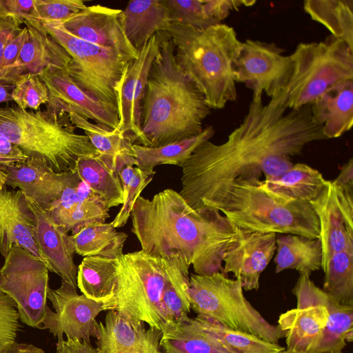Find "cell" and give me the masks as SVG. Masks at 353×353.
<instances>
[{"label": "cell", "mask_w": 353, "mask_h": 353, "mask_svg": "<svg viewBox=\"0 0 353 353\" xmlns=\"http://www.w3.org/2000/svg\"><path fill=\"white\" fill-rule=\"evenodd\" d=\"M190 307L228 329L245 332L265 341L279 343L284 334L270 323L246 299L239 279L219 272L211 275L191 274Z\"/></svg>", "instance_id": "cell-7"}, {"label": "cell", "mask_w": 353, "mask_h": 353, "mask_svg": "<svg viewBox=\"0 0 353 353\" xmlns=\"http://www.w3.org/2000/svg\"><path fill=\"white\" fill-rule=\"evenodd\" d=\"M68 114L0 106V132L30 159L56 172H76L77 163L98 152L85 134L74 132Z\"/></svg>", "instance_id": "cell-5"}, {"label": "cell", "mask_w": 353, "mask_h": 353, "mask_svg": "<svg viewBox=\"0 0 353 353\" xmlns=\"http://www.w3.org/2000/svg\"><path fill=\"white\" fill-rule=\"evenodd\" d=\"M159 50L147 79L141 105L139 145L157 147L194 137L211 109L177 63L166 31L158 32Z\"/></svg>", "instance_id": "cell-3"}, {"label": "cell", "mask_w": 353, "mask_h": 353, "mask_svg": "<svg viewBox=\"0 0 353 353\" xmlns=\"http://www.w3.org/2000/svg\"><path fill=\"white\" fill-rule=\"evenodd\" d=\"M76 172L80 179L105 202L109 209L123 204V190L118 172L108 169L97 156L79 159Z\"/></svg>", "instance_id": "cell-37"}, {"label": "cell", "mask_w": 353, "mask_h": 353, "mask_svg": "<svg viewBox=\"0 0 353 353\" xmlns=\"http://www.w3.org/2000/svg\"><path fill=\"white\" fill-rule=\"evenodd\" d=\"M121 23L131 44L139 50L153 36L171 24L162 0H134L121 11Z\"/></svg>", "instance_id": "cell-28"}, {"label": "cell", "mask_w": 353, "mask_h": 353, "mask_svg": "<svg viewBox=\"0 0 353 353\" xmlns=\"http://www.w3.org/2000/svg\"><path fill=\"white\" fill-rule=\"evenodd\" d=\"M171 23L194 28H205L217 24L205 13L203 0H162Z\"/></svg>", "instance_id": "cell-43"}, {"label": "cell", "mask_w": 353, "mask_h": 353, "mask_svg": "<svg viewBox=\"0 0 353 353\" xmlns=\"http://www.w3.org/2000/svg\"><path fill=\"white\" fill-rule=\"evenodd\" d=\"M272 43L247 39L242 42L233 72L236 83L259 89L270 98L287 88L293 72L291 55Z\"/></svg>", "instance_id": "cell-14"}, {"label": "cell", "mask_w": 353, "mask_h": 353, "mask_svg": "<svg viewBox=\"0 0 353 353\" xmlns=\"http://www.w3.org/2000/svg\"><path fill=\"white\" fill-rule=\"evenodd\" d=\"M14 85L0 81V103L12 100V92Z\"/></svg>", "instance_id": "cell-54"}, {"label": "cell", "mask_w": 353, "mask_h": 353, "mask_svg": "<svg viewBox=\"0 0 353 353\" xmlns=\"http://www.w3.org/2000/svg\"><path fill=\"white\" fill-rule=\"evenodd\" d=\"M39 75L48 90L46 108L61 114L75 113L106 128L118 129L117 106L83 90L65 69L46 70Z\"/></svg>", "instance_id": "cell-17"}, {"label": "cell", "mask_w": 353, "mask_h": 353, "mask_svg": "<svg viewBox=\"0 0 353 353\" xmlns=\"http://www.w3.org/2000/svg\"><path fill=\"white\" fill-rule=\"evenodd\" d=\"M123 190L122 206L111 222L114 228L124 226L130 217L135 201L152 180V176L136 166L127 165L118 172Z\"/></svg>", "instance_id": "cell-41"}, {"label": "cell", "mask_w": 353, "mask_h": 353, "mask_svg": "<svg viewBox=\"0 0 353 353\" xmlns=\"http://www.w3.org/2000/svg\"><path fill=\"white\" fill-rule=\"evenodd\" d=\"M328 180L317 170L296 163L283 174L261 180L264 188L283 199L308 203L315 199Z\"/></svg>", "instance_id": "cell-29"}, {"label": "cell", "mask_w": 353, "mask_h": 353, "mask_svg": "<svg viewBox=\"0 0 353 353\" xmlns=\"http://www.w3.org/2000/svg\"><path fill=\"white\" fill-rule=\"evenodd\" d=\"M27 37L15 63L0 73V81L12 84L20 75L40 74L46 70L66 69L72 61L67 51L34 21L24 22Z\"/></svg>", "instance_id": "cell-22"}, {"label": "cell", "mask_w": 353, "mask_h": 353, "mask_svg": "<svg viewBox=\"0 0 353 353\" xmlns=\"http://www.w3.org/2000/svg\"><path fill=\"white\" fill-rule=\"evenodd\" d=\"M166 279L161 296V307L168 321H181L190 312L189 265L179 252L165 257Z\"/></svg>", "instance_id": "cell-31"}, {"label": "cell", "mask_w": 353, "mask_h": 353, "mask_svg": "<svg viewBox=\"0 0 353 353\" xmlns=\"http://www.w3.org/2000/svg\"><path fill=\"white\" fill-rule=\"evenodd\" d=\"M20 25L9 17L0 19V62L8 43L21 30Z\"/></svg>", "instance_id": "cell-51"}, {"label": "cell", "mask_w": 353, "mask_h": 353, "mask_svg": "<svg viewBox=\"0 0 353 353\" xmlns=\"http://www.w3.org/2000/svg\"><path fill=\"white\" fill-rule=\"evenodd\" d=\"M72 124L82 130L98 152V159L110 170L118 172L136 165L132 143L118 129L112 130L75 114H67Z\"/></svg>", "instance_id": "cell-26"}, {"label": "cell", "mask_w": 353, "mask_h": 353, "mask_svg": "<svg viewBox=\"0 0 353 353\" xmlns=\"http://www.w3.org/2000/svg\"><path fill=\"white\" fill-rule=\"evenodd\" d=\"M323 272L322 290L338 303L353 305V250L332 254Z\"/></svg>", "instance_id": "cell-39"}, {"label": "cell", "mask_w": 353, "mask_h": 353, "mask_svg": "<svg viewBox=\"0 0 353 353\" xmlns=\"http://www.w3.org/2000/svg\"><path fill=\"white\" fill-rule=\"evenodd\" d=\"M161 334L156 328H146L143 321L108 310L104 323L97 325V349L99 353H163Z\"/></svg>", "instance_id": "cell-21"}, {"label": "cell", "mask_w": 353, "mask_h": 353, "mask_svg": "<svg viewBox=\"0 0 353 353\" xmlns=\"http://www.w3.org/2000/svg\"><path fill=\"white\" fill-rule=\"evenodd\" d=\"M56 353H99L90 343L78 339H58Z\"/></svg>", "instance_id": "cell-50"}, {"label": "cell", "mask_w": 353, "mask_h": 353, "mask_svg": "<svg viewBox=\"0 0 353 353\" xmlns=\"http://www.w3.org/2000/svg\"><path fill=\"white\" fill-rule=\"evenodd\" d=\"M165 31L177 63L210 109H222L236 100L233 65L242 42L232 27L222 23L205 28L171 23Z\"/></svg>", "instance_id": "cell-4"}, {"label": "cell", "mask_w": 353, "mask_h": 353, "mask_svg": "<svg viewBox=\"0 0 353 353\" xmlns=\"http://www.w3.org/2000/svg\"><path fill=\"white\" fill-rule=\"evenodd\" d=\"M285 353H299V352H290V351L286 350Z\"/></svg>", "instance_id": "cell-55"}, {"label": "cell", "mask_w": 353, "mask_h": 353, "mask_svg": "<svg viewBox=\"0 0 353 353\" xmlns=\"http://www.w3.org/2000/svg\"><path fill=\"white\" fill-rule=\"evenodd\" d=\"M34 215L20 190L0 188V253L5 258L12 247H21L48 263L33 236Z\"/></svg>", "instance_id": "cell-24"}, {"label": "cell", "mask_w": 353, "mask_h": 353, "mask_svg": "<svg viewBox=\"0 0 353 353\" xmlns=\"http://www.w3.org/2000/svg\"><path fill=\"white\" fill-rule=\"evenodd\" d=\"M19 319L13 300L6 294L0 293V352L16 342Z\"/></svg>", "instance_id": "cell-45"}, {"label": "cell", "mask_w": 353, "mask_h": 353, "mask_svg": "<svg viewBox=\"0 0 353 353\" xmlns=\"http://www.w3.org/2000/svg\"><path fill=\"white\" fill-rule=\"evenodd\" d=\"M196 317L228 353L286 352V348L279 343H270L250 334L228 329L203 315Z\"/></svg>", "instance_id": "cell-40"}, {"label": "cell", "mask_w": 353, "mask_h": 353, "mask_svg": "<svg viewBox=\"0 0 353 353\" xmlns=\"http://www.w3.org/2000/svg\"><path fill=\"white\" fill-rule=\"evenodd\" d=\"M130 218L142 250L163 258L179 252L199 275L222 272L224 252L236 238L235 225L217 209L194 210L170 188L152 199L140 195Z\"/></svg>", "instance_id": "cell-2"}, {"label": "cell", "mask_w": 353, "mask_h": 353, "mask_svg": "<svg viewBox=\"0 0 353 353\" xmlns=\"http://www.w3.org/2000/svg\"><path fill=\"white\" fill-rule=\"evenodd\" d=\"M42 26L71 57L65 70L72 79L97 99L117 105L116 89L130 60L73 35L61 23Z\"/></svg>", "instance_id": "cell-10"}, {"label": "cell", "mask_w": 353, "mask_h": 353, "mask_svg": "<svg viewBox=\"0 0 353 353\" xmlns=\"http://www.w3.org/2000/svg\"><path fill=\"white\" fill-rule=\"evenodd\" d=\"M236 238L223 256L224 274L233 273L245 291L257 290L262 272L276 252L275 233H263L235 226Z\"/></svg>", "instance_id": "cell-18"}, {"label": "cell", "mask_w": 353, "mask_h": 353, "mask_svg": "<svg viewBox=\"0 0 353 353\" xmlns=\"http://www.w3.org/2000/svg\"><path fill=\"white\" fill-rule=\"evenodd\" d=\"M292 292L296 307L282 313L277 325L284 334L286 350L311 353L327 322V294L306 274H299Z\"/></svg>", "instance_id": "cell-12"}, {"label": "cell", "mask_w": 353, "mask_h": 353, "mask_svg": "<svg viewBox=\"0 0 353 353\" xmlns=\"http://www.w3.org/2000/svg\"><path fill=\"white\" fill-rule=\"evenodd\" d=\"M34 215L33 236L39 249L48 263L49 271L58 274L77 289V268L74 261V248L70 234L57 225L46 210L27 198Z\"/></svg>", "instance_id": "cell-23"}, {"label": "cell", "mask_w": 353, "mask_h": 353, "mask_svg": "<svg viewBox=\"0 0 353 353\" xmlns=\"http://www.w3.org/2000/svg\"><path fill=\"white\" fill-rule=\"evenodd\" d=\"M48 299L55 312L46 306L39 328L48 330L58 339H63L65 334L68 339L90 343V337L97 334L96 317L103 311L116 308L113 299L107 302L95 301L83 294H78L77 289L62 281L59 288H49Z\"/></svg>", "instance_id": "cell-13"}, {"label": "cell", "mask_w": 353, "mask_h": 353, "mask_svg": "<svg viewBox=\"0 0 353 353\" xmlns=\"http://www.w3.org/2000/svg\"><path fill=\"white\" fill-rule=\"evenodd\" d=\"M214 132L212 126H208L194 137L161 146L146 147L133 144L135 166L151 175L155 174L154 168L159 165H173L182 168L195 149L204 141H209Z\"/></svg>", "instance_id": "cell-32"}, {"label": "cell", "mask_w": 353, "mask_h": 353, "mask_svg": "<svg viewBox=\"0 0 353 353\" xmlns=\"http://www.w3.org/2000/svg\"><path fill=\"white\" fill-rule=\"evenodd\" d=\"M262 94L252 90L246 115L225 141H204L183 163L179 193L192 208L208 207L236 180L283 174L307 145L327 139L322 125L312 119L310 105L289 109L287 89L265 104Z\"/></svg>", "instance_id": "cell-1"}, {"label": "cell", "mask_w": 353, "mask_h": 353, "mask_svg": "<svg viewBox=\"0 0 353 353\" xmlns=\"http://www.w3.org/2000/svg\"><path fill=\"white\" fill-rule=\"evenodd\" d=\"M345 193L353 196V159L351 158L341 168L339 176L332 181Z\"/></svg>", "instance_id": "cell-52"}, {"label": "cell", "mask_w": 353, "mask_h": 353, "mask_svg": "<svg viewBox=\"0 0 353 353\" xmlns=\"http://www.w3.org/2000/svg\"><path fill=\"white\" fill-rule=\"evenodd\" d=\"M309 203L319 222L323 270L332 254L353 250V196L328 180Z\"/></svg>", "instance_id": "cell-16"}, {"label": "cell", "mask_w": 353, "mask_h": 353, "mask_svg": "<svg viewBox=\"0 0 353 353\" xmlns=\"http://www.w3.org/2000/svg\"><path fill=\"white\" fill-rule=\"evenodd\" d=\"M206 208L217 209L241 229L319 238V222L310 203L279 198L261 180H236Z\"/></svg>", "instance_id": "cell-6"}, {"label": "cell", "mask_w": 353, "mask_h": 353, "mask_svg": "<svg viewBox=\"0 0 353 353\" xmlns=\"http://www.w3.org/2000/svg\"><path fill=\"white\" fill-rule=\"evenodd\" d=\"M303 9L332 37L343 40L353 49L352 0H305Z\"/></svg>", "instance_id": "cell-36"}, {"label": "cell", "mask_w": 353, "mask_h": 353, "mask_svg": "<svg viewBox=\"0 0 353 353\" xmlns=\"http://www.w3.org/2000/svg\"><path fill=\"white\" fill-rule=\"evenodd\" d=\"M206 14L217 23H221L233 10L255 4V0H203Z\"/></svg>", "instance_id": "cell-46"}, {"label": "cell", "mask_w": 353, "mask_h": 353, "mask_svg": "<svg viewBox=\"0 0 353 353\" xmlns=\"http://www.w3.org/2000/svg\"><path fill=\"white\" fill-rule=\"evenodd\" d=\"M290 55L293 72L286 88L290 110L310 105L331 87L353 80V49L332 35L300 43Z\"/></svg>", "instance_id": "cell-8"}, {"label": "cell", "mask_w": 353, "mask_h": 353, "mask_svg": "<svg viewBox=\"0 0 353 353\" xmlns=\"http://www.w3.org/2000/svg\"><path fill=\"white\" fill-rule=\"evenodd\" d=\"M86 7L82 0H35L33 21L41 24L62 23Z\"/></svg>", "instance_id": "cell-44"}, {"label": "cell", "mask_w": 353, "mask_h": 353, "mask_svg": "<svg viewBox=\"0 0 353 353\" xmlns=\"http://www.w3.org/2000/svg\"><path fill=\"white\" fill-rule=\"evenodd\" d=\"M77 283L88 298L98 302L111 300L115 295V259L84 257L77 268Z\"/></svg>", "instance_id": "cell-35"}, {"label": "cell", "mask_w": 353, "mask_h": 353, "mask_svg": "<svg viewBox=\"0 0 353 353\" xmlns=\"http://www.w3.org/2000/svg\"><path fill=\"white\" fill-rule=\"evenodd\" d=\"M159 44L157 32L139 50L137 59L128 63L116 89L118 130L132 144L139 145L142 139L141 105L148 76L158 54Z\"/></svg>", "instance_id": "cell-15"}, {"label": "cell", "mask_w": 353, "mask_h": 353, "mask_svg": "<svg viewBox=\"0 0 353 353\" xmlns=\"http://www.w3.org/2000/svg\"><path fill=\"white\" fill-rule=\"evenodd\" d=\"M275 272L295 270L299 274L310 276L321 269L322 246L319 238L286 234L276 239Z\"/></svg>", "instance_id": "cell-30"}, {"label": "cell", "mask_w": 353, "mask_h": 353, "mask_svg": "<svg viewBox=\"0 0 353 353\" xmlns=\"http://www.w3.org/2000/svg\"><path fill=\"white\" fill-rule=\"evenodd\" d=\"M26 37L27 28L25 26L9 41L0 62V73L15 63Z\"/></svg>", "instance_id": "cell-49"}, {"label": "cell", "mask_w": 353, "mask_h": 353, "mask_svg": "<svg viewBox=\"0 0 353 353\" xmlns=\"http://www.w3.org/2000/svg\"><path fill=\"white\" fill-rule=\"evenodd\" d=\"M12 100L21 109L38 110L48 101V90L39 74L26 73L19 76L13 82Z\"/></svg>", "instance_id": "cell-42"}, {"label": "cell", "mask_w": 353, "mask_h": 353, "mask_svg": "<svg viewBox=\"0 0 353 353\" xmlns=\"http://www.w3.org/2000/svg\"><path fill=\"white\" fill-rule=\"evenodd\" d=\"M0 269V290L14 302L21 321L39 327L43 321L50 288L46 263L26 249L11 248Z\"/></svg>", "instance_id": "cell-11"}, {"label": "cell", "mask_w": 353, "mask_h": 353, "mask_svg": "<svg viewBox=\"0 0 353 353\" xmlns=\"http://www.w3.org/2000/svg\"><path fill=\"white\" fill-rule=\"evenodd\" d=\"M6 185L19 188L25 196L47 210L70 187L81 180L77 172H56L43 162L28 158L4 170Z\"/></svg>", "instance_id": "cell-20"}, {"label": "cell", "mask_w": 353, "mask_h": 353, "mask_svg": "<svg viewBox=\"0 0 353 353\" xmlns=\"http://www.w3.org/2000/svg\"><path fill=\"white\" fill-rule=\"evenodd\" d=\"M339 353H344V352H339Z\"/></svg>", "instance_id": "cell-57"}, {"label": "cell", "mask_w": 353, "mask_h": 353, "mask_svg": "<svg viewBox=\"0 0 353 353\" xmlns=\"http://www.w3.org/2000/svg\"><path fill=\"white\" fill-rule=\"evenodd\" d=\"M74 252L85 256L117 259L123 254L128 234L118 232L111 223H96L70 234Z\"/></svg>", "instance_id": "cell-34"}, {"label": "cell", "mask_w": 353, "mask_h": 353, "mask_svg": "<svg viewBox=\"0 0 353 353\" xmlns=\"http://www.w3.org/2000/svg\"><path fill=\"white\" fill-rule=\"evenodd\" d=\"M328 319L323 335L311 353H339L353 341V305H343L327 295Z\"/></svg>", "instance_id": "cell-38"}, {"label": "cell", "mask_w": 353, "mask_h": 353, "mask_svg": "<svg viewBox=\"0 0 353 353\" xmlns=\"http://www.w3.org/2000/svg\"><path fill=\"white\" fill-rule=\"evenodd\" d=\"M121 11L99 4L87 6L61 23L73 35L100 47L113 50L132 61L137 59L139 51L125 34L121 23Z\"/></svg>", "instance_id": "cell-19"}, {"label": "cell", "mask_w": 353, "mask_h": 353, "mask_svg": "<svg viewBox=\"0 0 353 353\" xmlns=\"http://www.w3.org/2000/svg\"><path fill=\"white\" fill-rule=\"evenodd\" d=\"M0 293H2V292H1V290H0Z\"/></svg>", "instance_id": "cell-56"}, {"label": "cell", "mask_w": 353, "mask_h": 353, "mask_svg": "<svg viewBox=\"0 0 353 353\" xmlns=\"http://www.w3.org/2000/svg\"><path fill=\"white\" fill-rule=\"evenodd\" d=\"M310 106L312 119L322 125L325 137H340L353 125V80L331 87Z\"/></svg>", "instance_id": "cell-25"}, {"label": "cell", "mask_w": 353, "mask_h": 353, "mask_svg": "<svg viewBox=\"0 0 353 353\" xmlns=\"http://www.w3.org/2000/svg\"><path fill=\"white\" fill-rule=\"evenodd\" d=\"M0 353H45L44 351L32 344L13 343Z\"/></svg>", "instance_id": "cell-53"}, {"label": "cell", "mask_w": 353, "mask_h": 353, "mask_svg": "<svg viewBox=\"0 0 353 353\" xmlns=\"http://www.w3.org/2000/svg\"><path fill=\"white\" fill-rule=\"evenodd\" d=\"M116 260L114 310L161 331L165 319L161 296L166 279L165 258L141 250Z\"/></svg>", "instance_id": "cell-9"}, {"label": "cell", "mask_w": 353, "mask_h": 353, "mask_svg": "<svg viewBox=\"0 0 353 353\" xmlns=\"http://www.w3.org/2000/svg\"><path fill=\"white\" fill-rule=\"evenodd\" d=\"M161 332L163 353H228L197 317L165 322Z\"/></svg>", "instance_id": "cell-27"}, {"label": "cell", "mask_w": 353, "mask_h": 353, "mask_svg": "<svg viewBox=\"0 0 353 353\" xmlns=\"http://www.w3.org/2000/svg\"><path fill=\"white\" fill-rule=\"evenodd\" d=\"M35 0H0V19L11 17L20 24L33 21Z\"/></svg>", "instance_id": "cell-47"}, {"label": "cell", "mask_w": 353, "mask_h": 353, "mask_svg": "<svg viewBox=\"0 0 353 353\" xmlns=\"http://www.w3.org/2000/svg\"><path fill=\"white\" fill-rule=\"evenodd\" d=\"M27 159L23 152L0 132V188L6 186L4 170Z\"/></svg>", "instance_id": "cell-48"}, {"label": "cell", "mask_w": 353, "mask_h": 353, "mask_svg": "<svg viewBox=\"0 0 353 353\" xmlns=\"http://www.w3.org/2000/svg\"><path fill=\"white\" fill-rule=\"evenodd\" d=\"M108 212L105 202L81 181L76 198L48 214L57 225L74 234L87 225L105 223Z\"/></svg>", "instance_id": "cell-33"}]
</instances>
